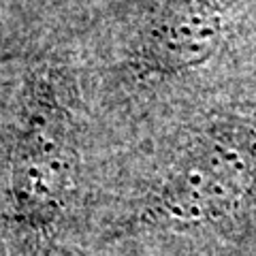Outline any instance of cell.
I'll return each mask as SVG.
<instances>
[{
	"label": "cell",
	"mask_w": 256,
	"mask_h": 256,
	"mask_svg": "<svg viewBox=\"0 0 256 256\" xmlns=\"http://www.w3.org/2000/svg\"><path fill=\"white\" fill-rule=\"evenodd\" d=\"M256 196V105L207 124L188 141L130 228H190L222 222Z\"/></svg>",
	"instance_id": "6da1fadb"
},
{
	"label": "cell",
	"mask_w": 256,
	"mask_h": 256,
	"mask_svg": "<svg viewBox=\"0 0 256 256\" xmlns=\"http://www.w3.org/2000/svg\"><path fill=\"white\" fill-rule=\"evenodd\" d=\"M228 28L222 0H164L143 22L130 52L139 79L169 77L201 66L218 52Z\"/></svg>",
	"instance_id": "7a4b0ae2"
},
{
	"label": "cell",
	"mask_w": 256,
	"mask_h": 256,
	"mask_svg": "<svg viewBox=\"0 0 256 256\" xmlns=\"http://www.w3.org/2000/svg\"><path fill=\"white\" fill-rule=\"evenodd\" d=\"M75 150L66 114L47 98L28 118L13 160V192L32 222H50L73 186Z\"/></svg>",
	"instance_id": "3957f363"
}]
</instances>
